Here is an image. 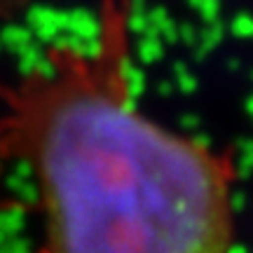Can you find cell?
Listing matches in <instances>:
<instances>
[{"instance_id":"6da1fadb","label":"cell","mask_w":253,"mask_h":253,"mask_svg":"<svg viewBox=\"0 0 253 253\" xmlns=\"http://www.w3.org/2000/svg\"><path fill=\"white\" fill-rule=\"evenodd\" d=\"M131 0L0 80V153L36 178L49 253H232L235 164L134 99Z\"/></svg>"}]
</instances>
